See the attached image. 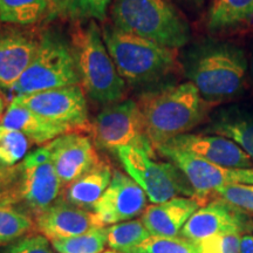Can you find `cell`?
Segmentation results:
<instances>
[{"label":"cell","mask_w":253,"mask_h":253,"mask_svg":"<svg viewBox=\"0 0 253 253\" xmlns=\"http://www.w3.org/2000/svg\"><path fill=\"white\" fill-rule=\"evenodd\" d=\"M156 151L169 158L171 163L184 173L195 195L194 199L199 205H207L211 195L223 186L233 184H253V168L235 169L210 163L185 151L161 145Z\"/></svg>","instance_id":"30bf717a"},{"label":"cell","mask_w":253,"mask_h":253,"mask_svg":"<svg viewBox=\"0 0 253 253\" xmlns=\"http://www.w3.org/2000/svg\"><path fill=\"white\" fill-rule=\"evenodd\" d=\"M115 154L151 203H164L178 196L194 197L195 191L188 178L173 163L157 162L149 154L135 147L120 148Z\"/></svg>","instance_id":"ba28073f"},{"label":"cell","mask_w":253,"mask_h":253,"mask_svg":"<svg viewBox=\"0 0 253 253\" xmlns=\"http://www.w3.org/2000/svg\"><path fill=\"white\" fill-rule=\"evenodd\" d=\"M47 147L62 185L71 184L102 162L93 142L75 131L59 136Z\"/></svg>","instance_id":"9a60e30c"},{"label":"cell","mask_w":253,"mask_h":253,"mask_svg":"<svg viewBox=\"0 0 253 253\" xmlns=\"http://www.w3.org/2000/svg\"><path fill=\"white\" fill-rule=\"evenodd\" d=\"M184 1H186V2H190V4L196 5V6H201L202 4H203L204 0H184Z\"/></svg>","instance_id":"8d00e7d4"},{"label":"cell","mask_w":253,"mask_h":253,"mask_svg":"<svg viewBox=\"0 0 253 253\" xmlns=\"http://www.w3.org/2000/svg\"><path fill=\"white\" fill-rule=\"evenodd\" d=\"M49 0H0V23L36 26L47 20Z\"/></svg>","instance_id":"603a6c76"},{"label":"cell","mask_w":253,"mask_h":253,"mask_svg":"<svg viewBox=\"0 0 253 253\" xmlns=\"http://www.w3.org/2000/svg\"><path fill=\"white\" fill-rule=\"evenodd\" d=\"M102 38L119 74L130 86H148L175 71L176 49L126 33L114 25H104Z\"/></svg>","instance_id":"277c9868"},{"label":"cell","mask_w":253,"mask_h":253,"mask_svg":"<svg viewBox=\"0 0 253 253\" xmlns=\"http://www.w3.org/2000/svg\"><path fill=\"white\" fill-rule=\"evenodd\" d=\"M162 145L192 154L220 167L235 169L253 168V160L238 144L219 135L183 134Z\"/></svg>","instance_id":"2e32d148"},{"label":"cell","mask_w":253,"mask_h":253,"mask_svg":"<svg viewBox=\"0 0 253 253\" xmlns=\"http://www.w3.org/2000/svg\"><path fill=\"white\" fill-rule=\"evenodd\" d=\"M112 0H69L63 19L73 21H104Z\"/></svg>","instance_id":"f1b7e54d"},{"label":"cell","mask_w":253,"mask_h":253,"mask_svg":"<svg viewBox=\"0 0 253 253\" xmlns=\"http://www.w3.org/2000/svg\"><path fill=\"white\" fill-rule=\"evenodd\" d=\"M113 25L120 31L178 49L190 40L185 18L169 0H115Z\"/></svg>","instance_id":"5b68a950"},{"label":"cell","mask_w":253,"mask_h":253,"mask_svg":"<svg viewBox=\"0 0 253 253\" xmlns=\"http://www.w3.org/2000/svg\"><path fill=\"white\" fill-rule=\"evenodd\" d=\"M184 71L202 96L217 103L244 91L249 62L238 47L227 43H205L189 53Z\"/></svg>","instance_id":"7a4b0ae2"},{"label":"cell","mask_w":253,"mask_h":253,"mask_svg":"<svg viewBox=\"0 0 253 253\" xmlns=\"http://www.w3.org/2000/svg\"><path fill=\"white\" fill-rule=\"evenodd\" d=\"M71 47L82 89L91 101L110 106L123 99L126 82L119 74L96 21H77L71 32Z\"/></svg>","instance_id":"3957f363"},{"label":"cell","mask_w":253,"mask_h":253,"mask_svg":"<svg viewBox=\"0 0 253 253\" xmlns=\"http://www.w3.org/2000/svg\"><path fill=\"white\" fill-rule=\"evenodd\" d=\"M33 231H36V225L30 214L0 202V246L9 245Z\"/></svg>","instance_id":"cb8c5ba5"},{"label":"cell","mask_w":253,"mask_h":253,"mask_svg":"<svg viewBox=\"0 0 253 253\" xmlns=\"http://www.w3.org/2000/svg\"><path fill=\"white\" fill-rule=\"evenodd\" d=\"M249 73H250V78H251L252 84H253V54L251 56V60L249 62Z\"/></svg>","instance_id":"d590c367"},{"label":"cell","mask_w":253,"mask_h":253,"mask_svg":"<svg viewBox=\"0 0 253 253\" xmlns=\"http://www.w3.org/2000/svg\"><path fill=\"white\" fill-rule=\"evenodd\" d=\"M75 84H80V77L71 43L55 31H43L36 55L13 91L27 95Z\"/></svg>","instance_id":"8992f818"},{"label":"cell","mask_w":253,"mask_h":253,"mask_svg":"<svg viewBox=\"0 0 253 253\" xmlns=\"http://www.w3.org/2000/svg\"><path fill=\"white\" fill-rule=\"evenodd\" d=\"M126 253H201L198 244L183 237L150 236Z\"/></svg>","instance_id":"83f0119b"},{"label":"cell","mask_w":253,"mask_h":253,"mask_svg":"<svg viewBox=\"0 0 253 253\" xmlns=\"http://www.w3.org/2000/svg\"><path fill=\"white\" fill-rule=\"evenodd\" d=\"M5 109H6V101L4 99V96L0 94V122H1L2 116H4L5 114Z\"/></svg>","instance_id":"e575fe53"},{"label":"cell","mask_w":253,"mask_h":253,"mask_svg":"<svg viewBox=\"0 0 253 253\" xmlns=\"http://www.w3.org/2000/svg\"><path fill=\"white\" fill-rule=\"evenodd\" d=\"M150 237L149 231L141 220H128L107 227L109 248L120 253H126Z\"/></svg>","instance_id":"d4e9b609"},{"label":"cell","mask_w":253,"mask_h":253,"mask_svg":"<svg viewBox=\"0 0 253 253\" xmlns=\"http://www.w3.org/2000/svg\"><path fill=\"white\" fill-rule=\"evenodd\" d=\"M62 183L56 173L47 144L32 151L15 166V178L11 191L2 203L21 204L37 216L54 204Z\"/></svg>","instance_id":"52a82bcc"},{"label":"cell","mask_w":253,"mask_h":253,"mask_svg":"<svg viewBox=\"0 0 253 253\" xmlns=\"http://www.w3.org/2000/svg\"><path fill=\"white\" fill-rule=\"evenodd\" d=\"M251 229L252 221L244 211L223 199L214 198L189 218L179 235L197 244L213 236L229 232L242 233Z\"/></svg>","instance_id":"4fadbf2b"},{"label":"cell","mask_w":253,"mask_h":253,"mask_svg":"<svg viewBox=\"0 0 253 253\" xmlns=\"http://www.w3.org/2000/svg\"><path fill=\"white\" fill-rule=\"evenodd\" d=\"M0 125L21 131L28 140L38 145L47 144L59 136L73 132L68 126L56 125L25 107L9 103Z\"/></svg>","instance_id":"d6986e66"},{"label":"cell","mask_w":253,"mask_h":253,"mask_svg":"<svg viewBox=\"0 0 253 253\" xmlns=\"http://www.w3.org/2000/svg\"><path fill=\"white\" fill-rule=\"evenodd\" d=\"M136 102L155 150L203 123L217 104L205 100L191 82L145 91Z\"/></svg>","instance_id":"6da1fadb"},{"label":"cell","mask_w":253,"mask_h":253,"mask_svg":"<svg viewBox=\"0 0 253 253\" xmlns=\"http://www.w3.org/2000/svg\"><path fill=\"white\" fill-rule=\"evenodd\" d=\"M102 253H120V252L114 251V250H112V251H106V252H102Z\"/></svg>","instance_id":"74e56055"},{"label":"cell","mask_w":253,"mask_h":253,"mask_svg":"<svg viewBox=\"0 0 253 253\" xmlns=\"http://www.w3.org/2000/svg\"><path fill=\"white\" fill-rule=\"evenodd\" d=\"M41 33L34 26L0 23V89L13 90L36 55Z\"/></svg>","instance_id":"7c38bea8"},{"label":"cell","mask_w":253,"mask_h":253,"mask_svg":"<svg viewBox=\"0 0 253 253\" xmlns=\"http://www.w3.org/2000/svg\"><path fill=\"white\" fill-rule=\"evenodd\" d=\"M15 178V167L0 164V202L5 201L11 191Z\"/></svg>","instance_id":"1f68e13d"},{"label":"cell","mask_w":253,"mask_h":253,"mask_svg":"<svg viewBox=\"0 0 253 253\" xmlns=\"http://www.w3.org/2000/svg\"><path fill=\"white\" fill-rule=\"evenodd\" d=\"M0 253H55L49 240L42 235H28L15 240L2 249Z\"/></svg>","instance_id":"4dcf8cb0"},{"label":"cell","mask_w":253,"mask_h":253,"mask_svg":"<svg viewBox=\"0 0 253 253\" xmlns=\"http://www.w3.org/2000/svg\"><path fill=\"white\" fill-rule=\"evenodd\" d=\"M204 134L229 138L253 160V114L233 108L221 110L205 128Z\"/></svg>","instance_id":"44dd1931"},{"label":"cell","mask_w":253,"mask_h":253,"mask_svg":"<svg viewBox=\"0 0 253 253\" xmlns=\"http://www.w3.org/2000/svg\"><path fill=\"white\" fill-rule=\"evenodd\" d=\"M107 245L108 240L106 227L52 243L56 253H102Z\"/></svg>","instance_id":"484cf974"},{"label":"cell","mask_w":253,"mask_h":253,"mask_svg":"<svg viewBox=\"0 0 253 253\" xmlns=\"http://www.w3.org/2000/svg\"><path fill=\"white\" fill-rule=\"evenodd\" d=\"M214 198H220L244 212L253 213V184H233L216 190Z\"/></svg>","instance_id":"f546056e"},{"label":"cell","mask_w":253,"mask_h":253,"mask_svg":"<svg viewBox=\"0 0 253 253\" xmlns=\"http://www.w3.org/2000/svg\"><path fill=\"white\" fill-rule=\"evenodd\" d=\"M36 231L50 243L81 236L104 227L93 211L84 210L63 201H56L42 212L34 216Z\"/></svg>","instance_id":"e0dca14e"},{"label":"cell","mask_w":253,"mask_h":253,"mask_svg":"<svg viewBox=\"0 0 253 253\" xmlns=\"http://www.w3.org/2000/svg\"><path fill=\"white\" fill-rule=\"evenodd\" d=\"M147 194L130 176L114 170L112 182L93 212L103 226L128 221L143 213L147 208Z\"/></svg>","instance_id":"5bb4252c"},{"label":"cell","mask_w":253,"mask_h":253,"mask_svg":"<svg viewBox=\"0 0 253 253\" xmlns=\"http://www.w3.org/2000/svg\"><path fill=\"white\" fill-rule=\"evenodd\" d=\"M113 172L110 164L102 161L90 171L68 184L63 199L78 208L93 210L112 182Z\"/></svg>","instance_id":"ffe728a7"},{"label":"cell","mask_w":253,"mask_h":253,"mask_svg":"<svg viewBox=\"0 0 253 253\" xmlns=\"http://www.w3.org/2000/svg\"><path fill=\"white\" fill-rule=\"evenodd\" d=\"M94 144L115 153L123 147H135L155 157L137 102L126 100L107 106L90 125Z\"/></svg>","instance_id":"9c48e42d"},{"label":"cell","mask_w":253,"mask_h":253,"mask_svg":"<svg viewBox=\"0 0 253 253\" xmlns=\"http://www.w3.org/2000/svg\"><path fill=\"white\" fill-rule=\"evenodd\" d=\"M86 93L80 84L39 93L17 95L12 102L49 121L75 129H89Z\"/></svg>","instance_id":"8fae6325"},{"label":"cell","mask_w":253,"mask_h":253,"mask_svg":"<svg viewBox=\"0 0 253 253\" xmlns=\"http://www.w3.org/2000/svg\"><path fill=\"white\" fill-rule=\"evenodd\" d=\"M201 205L191 197H175L145 208L141 221L150 236L177 237Z\"/></svg>","instance_id":"ac0fdd59"},{"label":"cell","mask_w":253,"mask_h":253,"mask_svg":"<svg viewBox=\"0 0 253 253\" xmlns=\"http://www.w3.org/2000/svg\"><path fill=\"white\" fill-rule=\"evenodd\" d=\"M253 19V0H212L208 12V27L223 31Z\"/></svg>","instance_id":"7402d4cb"},{"label":"cell","mask_w":253,"mask_h":253,"mask_svg":"<svg viewBox=\"0 0 253 253\" xmlns=\"http://www.w3.org/2000/svg\"><path fill=\"white\" fill-rule=\"evenodd\" d=\"M69 0H49V11L47 21L53 20V19L61 18L63 19L66 9H67Z\"/></svg>","instance_id":"d6a6232c"},{"label":"cell","mask_w":253,"mask_h":253,"mask_svg":"<svg viewBox=\"0 0 253 253\" xmlns=\"http://www.w3.org/2000/svg\"><path fill=\"white\" fill-rule=\"evenodd\" d=\"M240 253H253V236L245 235L242 237Z\"/></svg>","instance_id":"836d02e7"},{"label":"cell","mask_w":253,"mask_h":253,"mask_svg":"<svg viewBox=\"0 0 253 253\" xmlns=\"http://www.w3.org/2000/svg\"><path fill=\"white\" fill-rule=\"evenodd\" d=\"M31 141L21 131L0 125V164L15 167L27 156Z\"/></svg>","instance_id":"4316f807"}]
</instances>
